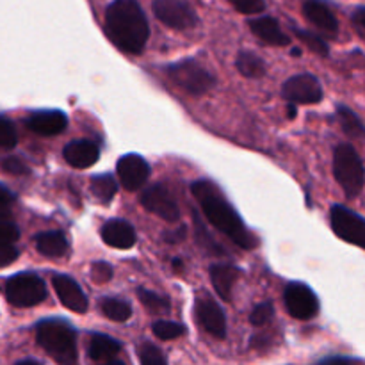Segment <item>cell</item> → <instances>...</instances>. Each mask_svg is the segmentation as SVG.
<instances>
[{
  "label": "cell",
  "instance_id": "e575fe53",
  "mask_svg": "<svg viewBox=\"0 0 365 365\" xmlns=\"http://www.w3.org/2000/svg\"><path fill=\"white\" fill-rule=\"evenodd\" d=\"M113 277V267L106 262H96L91 269V278L96 284H106Z\"/></svg>",
  "mask_w": 365,
  "mask_h": 365
},
{
  "label": "cell",
  "instance_id": "9a60e30c",
  "mask_svg": "<svg viewBox=\"0 0 365 365\" xmlns=\"http://www.w3.org/2000/svg\"><path fill=\"white\" fill-rule=\"evenodd\" d=\"M27 127L31 128L34 134L45 135V138H52V135L61 134L66 130L68 118L66 114L61 110H36L27 118Z\"/></svg>",
  "mask_w": 365,
  "mask_h": 365
},
{
  "label": "cell",
  "instance_id": "8992f818",
  "mask_svg": "<svg viewBox=\"0 0 365 365\" xmlns=\"http://www.w3.org/2000/svg\"><path fill=\"white\" fill-rule=\"evenodd\" d=\"M6 298L11 305L21 307V309L38 305L46 298L45 282L32 273L16 274L7 282Z\"/></svg>",
  "mask_w": 365,
  "mask_h": 365
},
{
  "label": "cell",
  "instance_id": "5b68a950",
  "mask_svg": "<svg viewBox=\"0 0 365 365\" xmlns=\"http://www.w3.org/2000/svg\"><path fill=\"white\" fill-rule=\"evenodd\" d=\"M168 75L175 86L189 95H203L214 86V75L196 61H180L168 68Z\"/></svg>",
  "mask_w": 365,
  "mask_h": 365
},
{
  "label": "cell",
  "instance_id": "7402d4cb",
  "mask_svg": "<svg viewBox=\"0 0 365 365\" xmlns=\"http://www.w3.org/2000/svg\"><path fill=\"white\" fill-rule=\"evenodd\" d=\"M120 342L114 341V339L107 337V335H93L91 342H89L88 353L89 359L100 362V360L114 359V356L120 353Z\"/></svg>",
  "mask_w": 365,
  "mask_h": 365
},
{
  "label": "cell",
  "instance_id": "30bf717a",
  "mask_svg": "<svg viewBox=\"0 0 365 365\" xmlns=\"http://www.w3.org/2000/svg\"><path fill=\"white\" fill-rule=\"evenodd\" d=\"M141 202L146 210L159 216L160 220L170 221V223H177L180 220V210H178L177 202H175L173 196L170 195V191L164 185L157 184L146 189Z\"/></svg>",
  "mask_w": 365,
  "mask_h": 365
},
{
  "label": "cell",
  "instance_id": "f35d334b",
  "mask_svg": "<svg viewBox=\"0 0 365 365\" xmlns=\"http://www.w3.org/2000/svg\"><path fill=\"white\" fill-rule=\"evenodd\" d=\"M185 234H187V228L184 227V225H178L177 228H173V230H168L164 232V241L170 242V245H177V242H182L185 239Z\"/></svg>",
  "mask_w": 365,
  "mask_h": 365
},
{
  "label": "cell",
  "instance_id": "836d02e7",
  "mask_svg": "<svg viewBox=\"0 0 365 365\" xmlns=\"http://www.w3.org/2000/svg\"><path fill=\"white\" fill-rule=\"evenodd\" d=\"M18 259V248L14 246V242L6 241V239H0V267L9 266L14 260Z\"/></svg>",
  "mask_w": 365,
  "mask_h": 365
},
{
  "label": "cell",
  "instance_id": "e0dca14e",
  "mask_svg": "<svg viewBox=\"0 0 365 365\" xmlns=\"http://www.w3.org/2000/svg\"><path fill=\"white\" fill-rule=\"evenodd\" d=\"M102 239L110 248L128 250L135 245V232L123 220H110L102 227Z\"/></svg>",
  "mask_w": 365,
  "mask_h": 365
},
{
  "label": "cell",
  "instance_id": "ffe728a7",
  "mask_svg": "<svg viewBox=\"0 0 365 365\" xmlns=\"http://www.w3.org/2000/svg\"><path fill=\"white\" fill-rule=\"evenodd\" d=\"M210 278H212V285L216 289L217 296L228 302L232 296V289H234L235 282L239 278V269L230 266V264H220V266L212 267Z\"/></svg>",
  "mask_w": 365,
  "mask_h": 365
},
{
  "label": "cell",
  "instance_id": "4dcf8cb0",
  "mask_svg": "<svg viewBox=\"0 0 365 365\" xmlns=\"http://www.w3.org/2000/svg\"><path fill=\"white\" fill-rule=\"evenodd\" d=\"M296 36L309 46L312 52H316L317 56H328V45L324 43V39H321L319 36L312 34V32H307V31H296Z\"/></svg>",
  "mask_w": 365,
  "mask_h": 365
},
{
  "label": "cell",
  "instance_id": "4316f807",
  "mask_svg": "<svg viewBox=\"0 0 365 365\" xmlns=\"http://www.w3.org/2000/svg\"><path fill=\"white\" fill-rule=\"evenodd\" d=\"M139 299H141L143 305L153 314H168L171 309V303L166 296H160L157 292L146 291V289H139L138 291Z\"/></svg>",
  "mask_w": 365,
  "mask_h": 365
},
{
  "label": "cell",
  "instance_id": "b9f144b4",
  "mask_svg": "<svg viewBox=\"0 0 365 365\" xmlns=\"http://www.w3.org/2000/svg\"><path fill=\"white\" fill-rule=\"evenodd\" d=\"M16 365H39V364L34 362V360H21V362H18Z\"/></svg>",
  "mask_w": 365,
  "mask_h": 365
},
{
  "label": "cell",
  "instance_id": "7a4b0ae2",
  "mask_svg": "<svg viewBox=\"0 0 365 365\" xmlns=\"http://www.w3.org/2000/svg\"><path fill=\"white\" fill-rule=\"evenodd\" d=\"M191 191L192 195H195V198L198 200L200 207H202L207 220H209L217 230L223 232L225 235H228V237L234 242H237L241 248H255V237L246 230L241 217L237 216L234 207L223 198V195H221L220 189H217L216 185H212L207 180H200L192 184Z\"/></svg>",
  "mask_w": 365,
  "mask_h": 365
},
{
  "label": "cell",
  "instance_id": "44dd1931",
  "mask_svg": "<svg viewBox=\"0 0 365 365\" xmlns=\"http://www.w3.org/2000/svg\"><path fill=\"white\" fill-rule=\"evenodd\" d=\"M36 248L41 255L50 257V259H59L66 255L68 252V239L63 232H45L36 237Z\"/></svg>",
  "mask_w": 365,
  "mask_h": 365
},
{
  "label": "cell",
  "instance_id": "f546056e",
  "mask_svg": "<svg viewBox=\"0 0 365 365\" xmlns=\"http://www.w3.org/2000/svg\"><path fill=\"white\" fill-rule=\"evenodd\" d=\"M18 141V134L14 125L7 118L0 116V148L11 150Z\"/></svg>",
  "mask_w": 365,
  "mask_h": 365
},
{
  "label": "cell",
  "instance_id": "9c48e42d",
  "mask_svg": "<svg viewBox=\"0 0 365 365\" xmlns=\"http://www.w3.org/2000/svg\"><path fill=\"white\" fill-rule=\"evenodd\" d=\"M285 307H287L289 314L296 319H312L314 316L319 310V303H317L316 294L312 292V289H309L307 285L298 284H289L285 289Z\"/></svg>",
  "mask_w": 365,
  "mask_h": 365
},
{
  "label": "cell",
  "instance_id": "60d3db41",
  "mask_svg": "<svg viewBox=\"0 0 365 365\" xmlns=\"http://www.w3.org/2000/svg\"><path fill=\"white\" fill-rule=\"evenodd\" d=\"M319 365H349V362L346 359H330V360H327V362H323Z\"/></svg>",
  "mask_w": 365,
  "mask_h": 365
},
{
  "label": "cell",
  "instance_id": "83f0119b",
  "mask_svg": "<svg viewBox=\"0 0 365 365\" xmlns=\"http://www.w3.org/2000/svg\"><path fill=\"white\" fill-rule=\"evenodd\" d=\"M153 334L163 341H175L185 334V327L180 323H173V321H159L153 324Z\"/></svg>",
  "mask_w": 365,
  "mask_h": 365
},
{
  "label": "cell",
  "instance_id": "7c38bea8",
  "mask_svg": "<svg viewBox=\"0 0 365 365\" xmlns=\"http://www.w3.org/2000/svg\"><path fill=\"white\" fill-rule=\"evenodd\" d=\"M116 170L120 182L127 191H138L148 180L150 175L148 163L141 155H138V153H128V155L121 157L118 160Z\"/></svg>",
  "mask_w": 365,
  "mask_h": 365
},
{
  "label": "cell",
  "instance_id": "ee69618b",
  "mask_svg": "<svg viewBox=\"0 0 365 365\" xmlns=\"http://www.w3.org/2000/svg\"><path fill=\"white\" fill-rule=\"evenodd\" d=\"M173 266L178 269V267H182V262H180V260H173Z\"/></svg>",
  "mask_w": 365,
  "mask_h": 365
},
{
  "label": "cell",
  "instance_id": "7bdbcfd3",
  "mask_svg": "<svg viewBox=\"0 0 365 365\" xmlns=\"http://www.w3.org/2000/svg\"><path fill=\"white\" fill-rule=\"evenodd\" d=\"M103 365H125V364L120 362V360H113V362H107V364H103Z\"/></svg>",
  "mask_w": 365,
  "mask_h": 365
},
{
  "label": "cell",
  "instance_id": "d4e9b609",
  "mask_svg": "<svg viewBox=\"0 0 365 365\" xmlns=\"http://www.w3.org/2000/svg\"><path fill=\"white\" fill-rule=\"evenodd\" d=\"M118 191V184L110 175H98L91 180V192L100 203H109Z\"/></svg>",
  "mask_w": 365,
  "mask_h": 365
},
{
  "label": "cell",
  "instance_id": "ab89813d",
  "mask_svg": "<svg viewBox=\"0 0 365 365\" xmlns=\"http://www.w3.org/2000/svg\"><path fill=\"white\" fill-rule=\"evenodd\" d=\"M353 24H355L356 32L362 39H365V7H359L353 14Z\"/></svg>",
  "mask_w": 365,
  "mask_h": 365
},
{
  "label": "cell",
  "instance_id": "6da1fadb",
  "mask_svg": "<svg viewBox=\"0 0 365 365\" xmlns=\"http://www.w3.org/2000/svg\"><path fill=\"white\" fill-rule=\"evenodd\" d=\"M106 32L110 41L128 53H141L148 41L150 27L135 0H114L106 13Z\"/></svg>",
  "mask_w": 365,
  "mask_h": 365
},
{
  "label": "cell",
  "instance_id": "f1b7e54d",
  "mask_svg": "<svg viewBox=\"0 0 365 365\" xmlns=\"http://www.w3.org/2000/svg\"><path fill=\"white\" fill-rule=\"evenodd\" d=\"M139 360H141V365H168L163 351L150 342H145L139 348Z\"/></svg>",
  "mask_w": 365,
  "mask_h": 365
},
{
  "label": "cell",
  "instance_id": "3957f363",
  "mask_svg": "<svg viewBox=\"0 0 365 365\" xmlns=\"http://www.w3.org/2000/svg\"><path fill=\"white\" fill-rule=\"evenodd\" d=\"M36 339L57 365L77 364V335L68 323L59 319L43 321L38 324Z\"/></svg>",
  "mask_w": 365,
  "mask_h": 365
},
{
  "label": "cell",
  "instance_id": "8fae6325",
  "mask_svg": "<svg viewBox=\"0 0 365 365\" xmlns=\"http://www.w3.org/2000/svg\"><path fill=\"white\" fill-rule=\"evenodd\" d=\"M284 96L291 103H317L323 98V88L312 75H296L285 82Z\"/></svg>",
  "mask_w": 365,
  "mask_h": 365
},
{
  "label": "cell",
  "instance_id": "1f68e13d",
  "mask_svg": "<svg viewBox=\"0 0 365 365\" xmlns=\"http://www.w3.org/2000/svg\"><path fill=\"white\" fill-rule=\"evenodd\" d=\"M273 314H274L273 303L264 302L253 309L252 316H250V321H252L253 327H264V324L269 323L271 317H273Z\"/></svg>",
  "mask_w": 365,
  "mask_h": 365
},
{
  "label": "cell",
  "instance_id": "277c9868",
  "mask_svg": "<svg viewBox=\"0 0 365 365\" xmlns=\"http://www.w3.org/2000/svg\"><path fill=\"white\" fill-rule=\"evenodd\" d=\"M334 175L348 198H355L364 189V164L356 150L341 145L334 153Z\"/></svg>",
  "mask_w": 365,
  "mask_h": 365
},
{
  "label": "cell",
  "instance_id": "52a82bcc",
  "mask_svg": "<svg viewBox=\"0 0 365 365\" xmlns=\"http://www.w3.org/2000/svg\"><path fill=\"white\" fill-rule=\"evenodd\" d=\"M153 11L164 25L177 31L192 29L198 24L195 9L185 0H155Z\"/></svg>",
  "mask_w": 365,
  "mask_h": 365
},
{
  "label": "cell",
  "instance_id": "ac0fdd59",
  "mask_svg": "<svg viewBox=\"0 0 365 365\" xmlns=\"http://www.w3.org/2000/svg\"><path fill=\"white\" fill-rule=\"evenodd\" d=\"M248 25L250 29H252L253 34H255L260 41L267 43V45L285 46L289 45V41H291V39L282 32L278 21L271 16L255 18V20H250Z\"/></svg>",
  "mask_w": 365,
  "mask_h": 365
},
{
  "label": "cell",
  "instance_id": "cb8c5ba5",
  "mask_svg": "<svg viewBox=\"0 0 365 365\" xmlns=\"http://www.w3.org/2000/svg\"><path fill=\"white\" fill-rule=\"evenodd\" d=\"M235 66L245 77L259 78L266 73V63L252 52H241L235 59Z\"/></svg>",
  "mask_w": 365,
  "mask_h": 365
},
{
  "label": "cell",
  "instance_id": "5bb4252c",
  "mask_svg": "<svg viewBox=\"0 0 365 365\" xmlns=\"http://www.w3.org/2000/svg\"><path fill=\"white\" fill-rule=\"evenodd\" d=\"M52 284L57 296H59V302L68 310L75 314H84L88 310V298L73 278L66 277V274H56Z\"/></svg>",
  "mask_w": 365,
  "mask_h": 365
},
{
  "label": "cell",
  "instance_id": "603a6c76",
  "mask_svg": "<svg viewBox=\"0 0 365 365\" xmlns=\"http://www.w3.org/2000/svg\"><path fill=\"white\" fill-rule=\"evenodd\" d=\"M100 309L107 319L116 321V323H125L132 316V307L120 298H103Z\"/></svg>",
  "mask_w": 365,
  "mask_h": 365
},
{
  "label": "cell",
  "instance_id": "2e32d148",
  "mask_svg": "<svg viewBox=\"0 0 365 365\" xmlns=\"http://www.w3.org/2000/svg\"><path fill=\"white\" fill-rule=\"evenodd\" d=\"M98 146L88 139L71 141L64 148V159L70 166L77 168V170H86V168L93 166L98 160Z\"/></svg>",
  "mask_w": 365,
  "mask_h": 365
},
{
  "label": "cell",
  "instance_id": "4fadbf2b",
  "mask_svg": "<svg viewBox=\"0 0 365 365\" xmlns=\"http://www.w3.org/2000/svg\"><path fill=\"white\" fill-rule=\"evenodd\" d=\"M196 317L207 334L216 339L227 337V317L214 299L200 298L196 302Z\"/></svg>",
  "mask_w": 365,
  "mask_h": 365
},
{
  "label": "cell",
  "instance_id": "74e56055",
  "mask_svg": "<svg viewBox=\"0 0 365 365\" xmlns=\"http://www.w3.org/2000/svg\"><path fill=\"white\" fill-rule=\"evenodd\" d=\"M2 168L7 171V173H13V175L27 173V166H25L20 159H14V157H7V159H4Z\"/></svg>",
  "mask_w": 365,
  "mask_h": 365
},
{
  "label": "cell",
  "instance_id": "8d00e7d4",
  "mask_svg": "<svg viewBox=\"0 0 365 365\" xmlns=\"http://www.w3.org/2000/svg\"><path fill=\"white\" fill-rule=\"evenodd\" d=\"M11 205H13V195L4 185H0V220L9 217Z\"/></svg>",
  "mask_w": 365,
  "mask_h": 365
},
{
  "label": "cell",
  "instance_id": "d6a6232c",
  "mask_svg": "<svg viewBox=\"0 0 365 365\" xmlns=\"http://www.w3.org/2000/svg\"><path fill=\"white\" fill-rule=\"evenodd\" d=\"M230 4L242 14H257L266 9L264 0H230Z\"/></svg>",
  "mask_w": 365,
  "mask_h": 365
},
{
  "label": "cell",
  "instance_id": "d6986e66",
  "mask_svg": "<svg viewBox=\"0 0 365 365\" xmlns=\"http://www.w3.org/2000/svg\"><path fill=\"white\" fill-rule=\"evenodd\" d=\"M303 14H305V18L310 24H314L317 29L327 32V34L334 36L339 32L337 18H335L334 13L328 9V6H324L319 0H309V2H305V6H303Z\"/></svg>",
  "mask_w": 365,
  "mask_h": 365
},
{
  "label": "cell",
  "instance_id": "ba28073f",
  "mask_svg": "<svg viewBox=\"0 0 365 365\" xmlns=\"http://www.w3.org/2000/svg\"><path fill=\"white\" fill-rule=\"evenodd\" d=\"M330 221L335 234L346 242H351L360 248L365 245V221L359 214L348 210L346 207L335 205L331 207Z\"/></svg>",
  "mask_w": 365,
  "mask_h": 365
},
{
  "label": "cell",
  "instance_id": "d590c367",
  "mask_svg": "<svg viewBox=\"0 0 365 365\" xmlns=\"http://www.w3.org/2000/svg\"><path fill=\"white\" fill-rule=\"evenodd\" d=\"M20 237V230L14 223H11L9 217L6 220H0V239H6L9 242H16Z\"/></svg>",
  "mask_w": 365,
  "mask_h": 365
},
{
  "label": "cell",
  "instance_id": "484cf974",
  "mask_svg": "<svg viewBox=\"0 0 365 365\" xmlns=\"http://www.w3.org/2000/svg\"><path fill=\"white\" fill-rule=\"evenodd\" d=\"M339 121L342 125V130L349 135L351 139H360L364 135V125L360 118L353 113L348 107H341L339 109Z\"/></svg>",
  "mask_w": 365,
  "mask_h": 365
}]
</instances>
